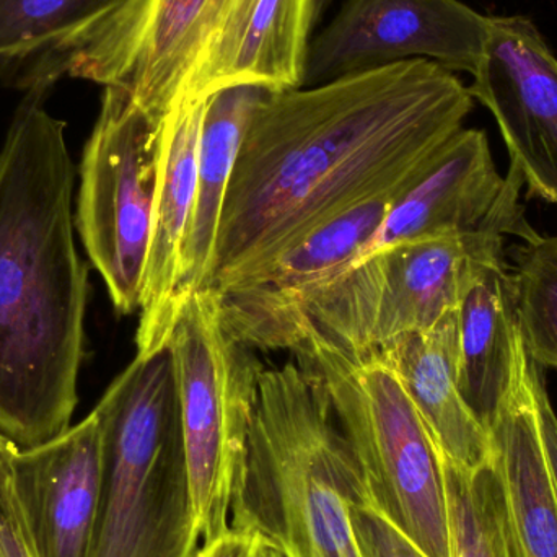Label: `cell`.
<instances>
[{
    "label": "cell",
    "mask_w": 557,
    "mask_h": 557,
    "mask_svg": "<svg viewBox=\"0 0 557 557\" xmlns=\"http://www.w3.org/2000/svg\"><path fill=\"white\" fill-rule=\"evenodd\" d=\"M473 107L455 72L425 59L268 91L235 162L206 288L257 276L321 222L414 182Z\"/></svg>",
    "instance_id": "obj_1"
},
{
    "label": "cell",
    "mask_w": 557,
    "mask_h": 557,
    "mask_svg": "<svg viewBox=\"0 0 557 557\" xmlns=\"http://www.w3.org/2000/svg\"><path fill=\"white\" fill-rule=\"evenodd\" d=\"M48 95L26 91L0 149V434L22 450L71 428L90 292L74 163Z\"/></svg>",
    "instance_id": "obj_2"
},
{
    "label": "cell",
    "mask_w": 557,
    "mask_h": 557,
    "mask_svg": "<svg viewBox=\"0 0 557 557\" xmlns=\"http://www.w3.org/2000/svg\"><path fill=\"white\" fill-rule=\"evenodd\" d=\"M369 497L320 382L295 360L264 369L232 529L258 533L285 557H362L350 507Z\"/></svg>",
    "instance_id": "obj_3"
},
{
    "label": "cell",
    "mask_w": 557,
    "mask_h": 557,
    "mask_svg": "<svg viewBox=\"0 0 557 557\" xmlns=\"http://www.w3.org/2000/svg\"><path fill=\"white\" fill-rule=\"evenodd\" d=\"M104 478L90 557H196L199 536L169 347L133 362L95 406Z\"/></svg>",
    "instance_id": "obj_4"
},
{
    "label": "cell",
    "mask_w": 557,
    "mask_h": 557,
    "mask_svg": "<svg viewBox=\"0 0 557 557\" xmlns=\"http://www.w3.org/2000/svg\"><path fill=\"white\" fill-rule=\"evenodd\" d=\"M295 362L323 386L372 503L428 557H451L441 454L379 350H352L305 326Z\"/></svg>",
    "instance_id": "obj_5"
},
{
    "label": "cell",
    "mask_w": 557,
    "mask_h": 557,
    "mask_svg": "<svg viewBox=\"0 0 557 557\" xmlns=\"http://www.w3.org/2000/svg\"><path fill=\"white\" fill-rule=\"evenodd\" d=\"M166 347L178 392L196 529L208 545L231 530L264 366L257 350L227 333L212 288H199L183 301Z\"/></svg>",
    "instance_id": "obj_6"
},
{
    "label": "cell",
    "mask_w": 557,
    "mask_h": 557,
    "mask_svg": "<svg viewBox=\"0 0 557 557\" xmlns=\"http://www.w3.org/2000/svg\"><path fill=\"white\" fill-rule=\"evenodd\" d=\"M510 235L530 242L540 234L522 212L468 234L370 255L311 298L307 324L352 350L382 349L396 337L431 330L457 310L478 261L503 255Z\"/></svg>",
    "instance_id": "obj_7"
},
{
    "label": "cell",
    "mask_w": 557,
    "mask_h": 557,
    "mask_svg": "<svg viewBox=\"0 0 557 557\" xmlns=\"http://www.w3.org/2000/svg\"><path fill=\"white\" fill-rule=\"evenodd\" d=\"M159 129L129 91L104 87L81 162L75 228L114 310L139 311L159 178Z\"/></svg>",
    "instance_id": "obj_8"
},
{
    "label": "cell",
    "mask_w": 557,
    "mask_h": 557,
    "mask_svg": "<svg viewBox=\"0 0 557 557\" xmlns=\"http://www.w3.org/2000/svg\"><path fill=\"white\" fill-rule=\"evenodd\" d=\"M491 16L461 0H346L308 46L304 87L411 59L473 75Z\"/></svg>",
    "instance_id": "obj_9"
},
{
    "label": "cell",
    "mask_w": 557,
    "mask_h": 557,
    "mask_svg": "<svg viewBox=\"0 0 557 557\" xmlns=\"http://www.w3.org/2000/svg\"><path fill=\"white\" fill-rule=\"evenodd\" d=\"M414 182L344 209L321 222L257 276L218 292L227 333L253 350L292 352L304 337L305 310L311 298L346 274L396 199Z\"/></svg>",
    "instance_id": "obj_10"
},
{
    "label": "cell",
    "mask_w": 557,
    "mask_h": 557,
    "mask_svg": "<svg viewBox=\"0 0 557 557\" xmlns=\"http://www.w3.org/2000/svg\"><path fill=\"white\" fill-rule=\"evenodd\" d=\"M228 0H127L74 52L65 75L129 91L162 123Z\"/></svg>",
    "instance_id": "obj_11"
},
{
    "label": "cell",
    "mask_w": 557,
    "mask_h": 557,
    "mask_svg": "<svg viewBox=\"0 0 557 557\" xmlns=\"http://www.w3.org/2000/svg\"><path fill=\"white\" fill-rule=\"evenodd\" d=\"M468 88L497 121L529 195L557 209V58L532 20L491 16Z\"/></svg>",
    "instance_id": "obj_12"
},
{
    "label": "cell",
    "mask_w": 557,
    "mask_h": 557,
    "mask_svg": "<svg viewBox=\"0 0 557 557\" xmlns=\"http://www.w3.org/2000/svg\"><path fill=\"white\" fill-rule=\"evenodd\" d=\"M522 186L523 178L513 166L509 175H500L487 134L463 127L396 199L372 240L347 271L370 255L398 245L468 234L499 219L522 214Z\"/></svg>",
    "instance_id": "obj_13"
},
{
    "label": "cell",
    "mask_w": 557,
    "mask_h": 557,
    "mask_svg": "<svg viewBox=\"0 0 557 557\" xmlns=\"http://www.w3.org/2000/svg\"><path fill=\"white\" fill-rule=\"evenodd\" d=\"M15 480L39 557H90L103 493L97 411L58 437L16 448Z\"/></svg>",
    "instance_id": "obj_14"
},
{
    "label": "cell",
    "mask_w": 557,
    "mask_h": 557,
    "mask_svg": "<svg viewBox=\"0 0 557 557\" xmlns=\"http://www.w3.org/2000/svg\"><path fill=\"white\" fill-rule=\"evenodd\" d=\"M206 101L176 100L159 129V178L140 298L137 356L165 349L182 310L180 270L195 211Z\"/></svg>",
    "instance_id": "obj_15"
},
{
    "label": "cell",
    "mask_w": 557,
    "mask_h": 557,
    "mask_svg": "<svg viewBox=\"0 0 557 557\" xmlns=\"http://www.w3.org/2000/svg\"><path fill=\"white\" fill-rule=\"evenodd\" d=\"M314 0H228L176 100L224 88L304 87Z\"/></svg>",
    "instance_id": "obj_16"
},
{
    "label": "cell",
    "mask_w": 557,
    "mask_h": 557,
    "mask_svg": "<svg viewBox=\"0 0 557 557\" xmlns=\"http://www.w3.org/2000/svg\"><path fill=\"white\" fill-rule=\"evenodd\" d=\"M539 372L522 341L512 388L490 431L510 557H557V486L540 424Z\"/></svg>",
    "instance_id": "obj_17"
},
{
    "label": "cell",
    "mask_w": 557,
    "mask_h": 557,
    "mask_svg": "<svg viewBox=\"0 0 557 557\" xmlns=\"http://www.w3.org/2000/svg\"><path fill=\"white\" fill-rule=\"evenodd\" d=\"M457 382L487 432L513 385L520 336L516 282L503 255L480 260L457 308Z\"/></svg>",
    "instance_id": "obj_18"
},
{
    "label": "cell",
    "mask_w": 557,
    "mask_h": 557,
    "mask_svg": "<svg viewBox=\"0 0 557 557\" xmlns=\"http://www.w3.org/2000/svg\"><path fill=\"white\" fill-rule=\"evenodd\" d=\"M388 363L442 457L478 470L493 457L491 434L471 412L457 382V310L431 330L396 337L376 349Z\"/></svg>",
    "instance_id": "obj_19"
},
{
    "label": "cell",
    "mask_w": 557,
    "mask_h": 557,
    "mask_svg": "<svg viewBox=\"0 0 557 557\" xmlns=\"http://www.w3.org/2000/svg\"><path fill=\"white\" fill-rule=\"evenodd\" d=\"M127 0H0V85L51 91L74 52Z\"/></svg>",
    "instance_id": "obj_20"
},
{
    "label": "cell",
    "mask_w": 557,
    "mask_h": 557,
    "mask_svg": "<svg viewBox=\"0 0 557 557\" xmlns=\"http://www.w3.org/2000/svg\"><path fill=\"white\" fill-rule=\"evenodd\" d=\"M267 88L232 87L215 91L206 101L199 143L198 186L195 211L183 248L180 270V300L206 288L214 260L219 224L235 162L247 133L248 123Z\"/></svg>",
    "instance_id": "obj_21"
},
{
    "label": "cell",
    "mask_w": 557,
    "mask_h": 557,
    "mask_svg": "<svg viewBox=\"0 0 557 557\" xmlns=\"http://www.w3.org/2000/svg\"><path fill=\"white\" fill-rule=\"evenodd\" d=\"M441 460L451 557H510L504 491L494 457L478 470H463L442 455Z\"/></svg>",
    "instance_id": "obj_22"
},
{
    "label": "cell",
    "mask_w": 557,
    "mask_h": 557,
    "mask_svg": "<svg viewBox=\"0 0 557 557\" xmlns=\"http://www.w3.org/2000/svg\"><path fill=\"white\" fill-rule=\"evenodd\" d=\"M512 276L527 354L536 366L557 370V235L517 248Z\"/></svg>",
    "instance_id": "obj_23"
},
{
    "label": "cell",
    "mask_w": 557,
    "mask_h": 557,
    "mask_svg": "<svg viewBox=\"0 0 557 557\" xmlns=\"http://www.w3.org/2000/svg\"><path fill=\"white\" fill-rule=\"evenodd\" d=\"M16 448L0 434V557H39L16 487Z\"/></svg>",
    "instance_id": "obj_24"
},
{
    "label": "cell",
    "mask_w": 557,
    "mask_h": 557,
    "mask_svg": "<svg viewBox=\"0 0 557 557\" xmlns=\"http://www.w3.org/2000/svg\"><path fill=\"white\" fill-rule=\"evenodd\" d=\"M350 520L362 557H428L370 497L350 507Z\"/></svg>",
    "instance_id": "obj_25"
},
{
    "label": "cell",
    "mask_w": 557,
    "mask_h": 557,
    "mask_svg": "<svg viewBox=\"0 0 557 557\" xmlns=\"http://www.w3.org/2000/svg\"><path fill=\"white\" fill-rule=\"evenodd\" d=\"M271 543L248 530L232 529L208 545H202L196 557H268Z\"/></svg>",
    "instance_id": "obj_26"
},
{
    "label": "cell",
    "mask_w": 557,
    "mask_h": 557,
    "mask_svg": "<svg viewBox=\"0 0 557 557\" xmlns=\"http://www.w3.org/2000/svg\"><path fill=\"white\" fill-rule=\"evenodd\" d=\"M536 403H539L540 424H542L543 437L548 450L549 465H552L557 486V414L549 399L542 370L536 375Z\"/></svg>",
    "instance_id": "obj_27"
},
{
    "label": "cell",
    "mask_w": 557,
    "mask_h": 557,
    "mask_svg": "<svg viewBox=\"0 0 557 557\" xmlns=\"http://www.w3.org/2000/svg\"><path fill=\"white\" fill-rule=\"evenodd\" d=\"M331 2H333V0H314V22H318V20L324 15Z\"/></svg>",
    "instance_id": "obj_28"
},
{
    "label": "cell",
    "mask_w": 557,
    "mask_h": 557,
    "mask_svg": "<svg viewBox=\"0 0 557 557\" xmlns=\"http://www.w3.org/2000/svg\"><path fill=\"white\" fill-rule=\"evenodd\" d=\"M268 557H285V556L282 555V553L278 552V549L274 548V546H271L270 556H268Z\"/></svg>",
    "instance_id": "obj_29"
}]
</instances>
